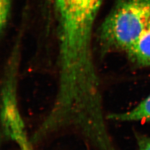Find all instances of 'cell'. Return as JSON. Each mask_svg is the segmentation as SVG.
Instances as JSON below:
<instances>
[{"label":"cell","mask_w":150,"mask_h":150,"mask_svg":"<svg viewBox=\"0 0 150 150\" xmlns=\"http://www.w3.org/2000/svg\"><path fill=\"white\" fill-rule=\"evenodd\" d=\"M150 23V0H118L96 31L101 55L126 53Z\"/></svg>","instance_id":"6da1fadb"},{"label":"cell","mask_w":150,"mask_h":150,"mask_svg":"<svg viewBox=\"0 0 150 150\" xmlns=\"http://www.w3.org/2000/svg\"><path fill=\"white\" fill-rule=\"evenodd\" d=\"M103 0H56V24L71 30H94Z\"/></svg>","instance_id":"7a4b0ae2"},{"label":"cell","mask_w":150,"mask_h":150,"mask_svg":"<svg viewBox=\"0 0 150 150\" xmlns=\"http://www.w3.org/2000/svg\"><path fill=\"white\" fill-rule=\"evenodd\" d=\"M126 54L134 64L150 67V23Z\"/></svg>","instance_id":"3957f363"},{"label":"cell","mask_w":150,"mask_h":150,"mask_svg":"<svg viewBox=\"0 0 150 150\" xmlns=\"http://www.w3.org/2000/svg\"><path fill=\"white\" fill-rule=\"evenodd\" d=\"M107 118L118 121H150V95L132 109L110 114Z\"/></svg>","instance_id":"277c9868"},{"label":"cell","mask_w":150,"mask_h":150,"mask_svg":"<svg viewBox=\"0 0 150 150\" xmlns=\"http://www.w3.org/2000/svg\"><path fill=\"white\" fill-rule=\"evenodd\" d=\"M12 0H0V33H5L10 18Z\"/></svg>","instance_id":"5b68a950"},{"label":"cell","mask_w":150,"mask_h":150,"mask_svg":"<svg viewBox=\"0 0 150 150\" xmlns=\"http://www.w3.org/2000/svg\"><path fill=\"white\" fill-rule=\"evenodd\" d=\"M137 142L139 150H150V137L144 135H138Z\"/></svg>","instance_id":"8992f818"},{"label":"cell","mask_w":150,"mask_h":150,"mask_svg":"<svg viewBox=\"0 0 150 150\" xmlns=\"http://www.w3.org/2000/svg\"><path fill=\"white\" fill-rule=\"evenodd\" d=\"M21 150H33L27 139L26 134L20 136L15 140Z\"/></svg>","instance_id":"52a82bcc"}]
</instances>
